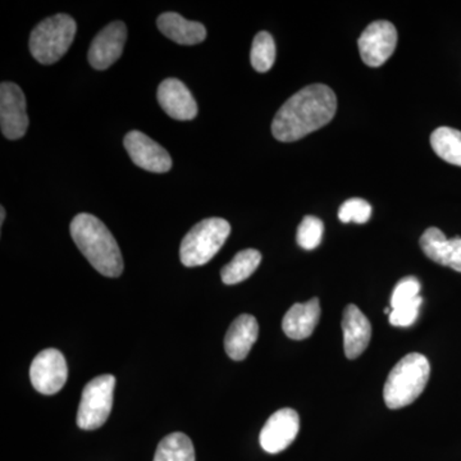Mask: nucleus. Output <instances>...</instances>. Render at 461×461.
I'll return each mask as SVG.
<instances>
[{
    "mask_svg": "<svg viewBox=\"0 0 461 461\" xmlns=\"http://www.w3.org/2000/svg\"><path fill=\"white\" fill-rule=\"evenodd\" d=\"M372 215V206L366 200L353 198L346 200L344 204L339 206V218L341 222L366 223Z\"/></svg>",
    "mask_w": 461,
    "mask_h": 461,
    "instance_id": "b1692460",
    "label": "nucleus"
},
{
    "mask_svg": "<svg viewBox=\"0 0 461 461\" xmlns=\"http://www.w3.org/2000/svg\"><path fill=\"white\" fill-rule=\"evenodd\" d=\"M76 23L68 14H56L47 18L32 30L30 35V51L41 65L58 62L74 42Z\"/></svg>",
    "mask_w": 461,
    "mask_h": 461,
    "instance_id": "20e7f679",
    "label": "nucleus"
},
{
    "mask_svg": "<svg viewBox=\"0 0 461 461\" xmlns=\"http://www.w3.org/2000/svg\"><path fill=\"white\" fill-rule=\"evenodd\" d=\"M0 127L9 140L23 138L29 127L26 98L16 84L3 83L0 86Z\"/></svg>",
    "mask_w": 461,
    "mask_h": 461,
    "instance_id": "1a4fd4ad",
    "label": "nucleus"
},
{
    "mask_svg": "<svg viewBox=\"0 0 461 461\" xmlns=\"http://www.w3.org/2000/svg\"><path fill=\"white\" fill-rule=\"evenodd\" d=\"M420 245L426 257L432 262L445 266L446 250H447L448 239L441 230L430 227L424 230L420 240Z\"/></svg>",
    "mask_w": 461,
    "mask_h": 461,
    "instance_id": "4be33fe9",
    "label": "nucleus"
},
{
    "mask_svg": "<svg viewBox=\"0 0 461 461\" xmlns=\"http://www.w3.org/2000/svg\"><path fill=\"white\" fill-rule=\"evenodd\" d=\"M153 461H195L193 441L185 433H171L158 445Z\"/></svg>",
    "mask_w": 461,
    "mask_h": 461,
    "instance_id": "aec40b11",
    "label": "nucleus"
},
{
    "mask_svg": "<svg viewBox=\"0 0 461 461\" xmlns=\"http://www.w3.org/2000/svg\"><path fill=\"white\" fill-rule=\"evenodd\" d=\"M421 303H423V299L420 296L412 300V302L397 306L395 309H391L390 323L395 327L411 326L418 320Z\"/></svg>",
    "mask_w": 461,
    "mask_h": 461,
    "instance_id": "a878e982",
    "label": "nucleus"
},
{
    "mask_svg": "<svg viewBox=\"0 0 461 461\" xmlns=\"http://www.w3.org/2000/svg\"><path fill=\"white\" fill-rule=\"evenodd\" d=\"M158 29L169 41L180 45H196L205 41L204 25L195 21L185 20L175 12L160 14L157 21Z\"/></svg>",
    "mask_w": 461,
    "mask_h": 461,
    "instance_id": "f3484780",
    "label": "nucleus"
},
{
    "mask_svg": "<svg viewBox=\"0 0 461 461\" xmlns=\"http://www.w3.org/2000/svg\"><path fill=\"white\" fill-rule=\"evenodd\" d=\"M127 29L121 21L109 23L95 36L89 50V62L91 67L104 71L122 56L124 44H126Z\"/></svg>",
    "mask_w": 461,
    "mask_h": 461,
    "instance_id": "f8f14e48",
    "label": "nucleus"
},
{
    "mask_svg": "<svg viewBox=\"0 0 461 461\" xmlns=\"http://www.w3.org/2000/svg\"><path fill=\"white\" fill-rule=\"evenodd\" d=\"M68 366L63 354L57 348H47L36 355L30 366L33 388L42 395H54L65 386Z\"/></svg>",
    "mask_w": 461,
    "mask_h": 461,
    "instance_id": "0eeeda50",
    "label": "nucleus"
},
{
    "mask_svg": "<svg viewBox=\"0 0 461 461\" xmlns=\"http://www.w3.org/2000/svg\"><path fill=\"white\" fill-rule=\"evenodd\" d=\"M323 233L324 224L320 218L314 217V215H306L297 229V244L304 250H314L315 248L320 247Z\"/></svg>",
    "mask_w": 461,
    "mask_h": 461,
    "instance_id": "5701e85b",
    "label": "nucleus"
},
{
    "mask_svg": "<svg viewBox=\"0 0 461 461\" xmlns=\"http://www.w3.org/2000/svg\"><path fill=\"white\" fill-rule=\"evenodd\" d=\"M300 429V418L294 409L285 408L269 417L260 432L259 442L268 454L286 450L295 441Z\"/></svg>",
    "mask_w": 461,
    "mask_h": 461,
    "instance_id": "9d476101",
    "label": "nucleus"
},
{
    "mask_svg": "<svg viewBox=\"0 0 461 461\" xmlns=\"http://www.w3.org/2000/svg\"><path fill=\"white\" fill-rule=\"evenodd\" d=\"M5 209L3 208H0V224H2L3 226V223H5Z\"/></svg>",
    "mask_w": 461,
    "mask_h": 461,
    "instance_id": "cd10ccee",
    "label": "nucleus"
},
{
    "mask_svg": "<svg viewBox=\"0 0 461 461\" xmlns=\"http://www.w3.org/2000/svg\"><path fill=\"white\" fill-rule=\"evenodd\" d=\"M430 145L437 156L450 165L461 167V131L453 127H438L430 135Z\"/></svg>",
    "mask_w": 461,
    "mask_h": 461,
    "instance_id": "6ab92c4d",
    "label": "nucleus"
},
{
    "mask_svg": "<svg viewBox=\"0 0 461 461\" xmlns=\"http://www.w3.org/2000/svg\"><path fill=\"white\" fill-rule=\"evenodd\" d=\"M321 318V304L317 297L306 303H297L291 306L290 311L282 321V330L287 338L305 339L311 338Z\"/></svg>",
    "mask_w": 461,
    "mask_h": 461,
    "instance_id": "dca6fc26",
    "label": "nucleus"
},
{
    "mask_svg": "<svg viewBox=\"0 0 461 461\" xmlns=\"http://www.w3.org/2000/svg\"><path fill=\"white\" fill-rule=\"evenodd\" d=\"M69 230L76 247L100 275L111 278L122 275L123 258L120 247L99 218L93 214H77Z\"/></svg>",
    "mask_w": 461,
    "mask_h": 461,
    "instance_id": "f03ea898",
    "label": "nucleus"
},
{
    "mask_svg": "<svg viewBox=\"0 0 461 461\" xmlns=\"http://www.w3.org/2000/svg\"><path fill=\"white\" fill-rule=\"evenodd\" d=\"M230 233L223 218H206L193 227L181 242L180 258L185 267H199L211 262Z\"/></svg>",
    "mask_w": 461,
    "mask_h": 461,
    "instance_id": "39448f33",
    "label": "nucleus"
},
{
    "mask_svg": "<svg viewBox=\"0 0 461 461\" xmlns=\"http://www.w3.org/2000/svg\"><path fill=\"white\" fill-rule=\"evenodd\" d=\"M260 262H262V254L256 249L239 251L235 258L223 267L221 278L226 285L240 284L248 280L257 271Z\"/></svg>",
    "mask_w": 461,
    "mask_h": 461,
    "instance_id": "a211bd4d",
    "label": "nucleus"
},
{
    "mask_svg": "<svg viewBox=\"0 0 461 461\" xmlns=\"http://www.w3.org/2000/svg\"><path fill=\"white\" fill-rule=\"evenodd\" d=\"M360 57L369 67H381L393 56L397 45V30L390 21H375L360 35Z\"/></svg>",
    "mask_w": 461,
    "mask_h": 461,
    "instance_id": "6e6552de",
    "label": "nucleus"
},
{
    "mask_svg": "<svg viewBox=\"0 0 461 461\" xmlns=\"http://www.w3.org/2000/svg\"><path fill=\"white\" fill-rule=\"evenodd\" d=\"M158 102L169 117L191 121L198 114V104L186 85L177 78H167L158 87Z\"/></svg>",
    "mask_w": 461,
    "mask_h": 461,
    "instance_id": "ddd939ff",
    "label": "nucleus"
},
{
    "mask_svg": "<svg viewBox=\"0 0 461 461\" xmlns=\"http://www.w3.org/2000/svg\"><path fill=\"white\" fill-rule=\"evenodd\" d=\"M115 378L103 375L91 379L85 386L77 411V426L81 429H98L111 415L113 406Z\"/></svg>",
    "mask_w": 461,
    "mask_h": 461,
    "instance_id": "423d86ee",
    "label": "nucleus"
},
{
    "mask_svg": "<svg viewBox=\"0 0 461 461\" xmlns=\"http://www.w3.org/2000/svg\"><path fill=\"white\" fill-rule=\"evenodd\" d=\"M445 267H450L454 271L461 272V238L448 240Z\"/></svg>",
    "mask_w": 461,
    "mask_h": 461,
    "instance_id": "bb28decb",
    "label": "nucleus"
},
{
    "mask_svg": "<svg viewBox=\"0 0 461 461\" xmlns=\"http://www.w3.org/2000/svg\"><path fill=\"white\" fill-rule=\"evenodd\" d=\"M259 336V324L256 317L241 314L230 323L224 338V348L230 359L241 362L250 353Z\"/></svg>",
    "mask_w": 461,
    "mask_h": 461,
    "instance_id": "2eb2a0df",
    "label": "nucleus"
},
{
    "mask_svg": "<svg viewBox=\"0 0 461 461\" xmlns=\"http://www.w3.org/2000/svg\"><path fill=\"white\" fill-rule=\"evenodd\" d=\"M123 144L132 162L145 171L166 173L172 168V159L168 151L145 133L129 132L124 136Z\"/></svg>",
    "mask_w": 461,
    "mask_h": 461,
    "instance_id": "9b49d317",
    "label": "nucleus"
},
{
    "mask_svg": "<svg viewBox=\"0 0 461 461\" xmlns=\"http://www.w3.org/2000/svg\"><path fill=\"white\" fill-rule=\"evenodd\" d=\"M429 359L420 353L405 355L388 375L384 399L388 408H405L418 399L429 381Z\"/></svg>",
    "mask_w": 461,
    "mask_h": 461,
    "instance_id": "7ed1b4c3",
    "label": "nucleus"
},
{
    "mask_svg": "<svg viewBox=\"0 0 461 461\" xmlns=\"http://www.w3.org/2000/svg\"><path fill=\"white\" fill-rule=\"evenodd\" d=\"M250 62L253 68L260 74L268 72L276 62V42L267 32L257 33L251 47Z\"/></svg>",
    "mask_w": 461,
    "mask_h": 461,
    "instance_id": "412c9836",
    "label": "nucleus"
},
{
    "mask_svg": "<svg viewBox=\"0 0 461 461\" xmlns=\"http://www.w3.org/2000/svg\"><path fill=\"white\" fill-rule=\"evenodd\" d=\"M338 111V98L327 85L297 91L276 113L272 133L278 141L293 142L329 124Z\"/></svg>",
    "mask_w": 461,
    "mask_h": 461,
    "instance_id": "f257e3e1",
    "label": "nucleus"
},
{
    "mask_svg": "<svg viewBox=\"0 0 461 461\" xmlns=\"http://www.w3.org/2000/svg\"><path fill=\"white\" fill-rule=\"evenodd\" d=\"M420 284L418 278L412 277V276L402 278V280L397 282L395 288H393V296H391V309L412 302V300L420 297Z\"/></svg>",
    "mask_w": 461,
    "mask_h": 461,
    "instance_id": "393cba45",
    "label": "nucleus"
},
{
    "mask_svg": "<svg viewBox=\"0 0 461 461\" xmlns=\"http://www.w3.org/2000/svg\"><path fill=\"white\" fill-rule=\"evenodd\" d=\"M341 326L344 332L345 355L348 359H357L371 342V321L357 305L350 304L345 308Z\"/></svg>",
    "mask_w": 461,
    "mask_h": 461,
    "instance_id": "4468645a",
    "label": "nucleus"
}]
</instances>
